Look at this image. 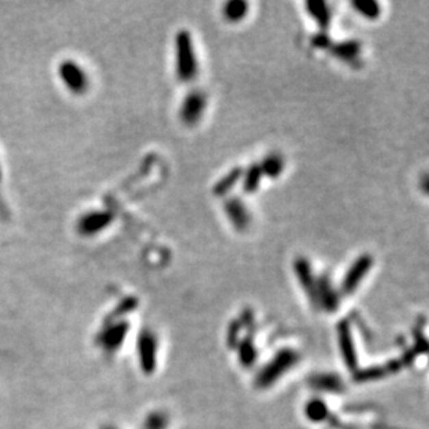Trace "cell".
I'll list each match as a JSON object with an SVG mask.
<instances>
[{
    "mask_svg": "<svg viewBox=\"0 0 429 429\" xmlns=\"http://www.w3.org/2000/svg\"><path fill=\"white\" fill-rule=\"evenodd\" d=\"M242 187L245 190V194H255L256 190L259 189L261 179H263V172L260 168L259 163L250 164L249 168L246 171H244L242 174Z\"/></svg>",
    "mask_w": 429,
    "mask_h": 429,
    "instance_id": "cell-11",
    "label": "cell"
},
{
    "mask_svg": "<svg viewBox=\"0 0 429 429\" xmlns=\"http://www.w3.org/2000/svg\"><path fill=\"white\" fill-rule=\"evenodd\" d=\"M354 10L368 20H376L380 16V5L375 0H354Z\"/></svg>",
    "mask_w": 429,
    "mask_h": 429,
    "instance_id": "cell-13",
    "label": "cell"
},
{
    "mask_svg": "<svg viewBox=\"0 0 429 429\" xmlns=\"http://www.w3.org/2000/svg\"><path fill=\"white\" fill-rule=\"evenodd\" d=\"M315 299L322 303L324 307L333 310L338 306V295L335 288H333L330 281L324 275L317 279V291H315Z\"/></svg>",
    "mask_w": 429,
    "mask_h": 429,
    "instance_id": "cell-6",
    "label": "cell"
},
{
    "mask_svg": "<svg viewBox=\"0 0 429 429\" xmlns=\"http://www.w3.org/2000/svg\"><path fill=\"white\" fill-rule=\"evenodd\" d=\"M335 55L342 59V60H348V62H352L359 55H360V43L356 42V40H348V42H342V43H338L335 46Z\"/></svg>",
    "mask_w": 429,
    "mask_h": 429,
    "instance_id": "cell-14",
    "label": "cell"
},
{
    "mask_svg": "<svg viewBox=\"0 0 429 429\" xmlns=\"http://www.w3.org/2000/svg\"><path fill=\"white\" fill-rule=\"evenodd\" d=\"M242 174L244 171L239 167H235L231 171H228L220 181L216 182V185L213 186V194L216 196H225L226 194H229L233 186L241 181Z\"/></svg>",
    "mask_w": 429,
    "mask_h": 429,
    "instance_id": "cell-8",
    "label": "cell"
},
{
    "mask_svg": "<svg viewBox=\"0 0 429 429\" xmlns=\"http://www.w3.org/2000/svg\"><path fill=\"white\" fill-rule=\"evenodd\" d=\"M249 13V3L245 0H231L222 8V16L228 23H239Z\"/></svg>",
    "mask_w": 429,
    "mask_h": 429,
    "instance_id": "cell-9",
    "label": "cell"
},
{
    "mask_svg": "<svg viewBox=\"0 0 429 429\" xmlns=\"http://www.w3.org/2000/svg\"><path fill=\"white\" fill-rule=\"evenodd\" d=\"M307 13L322 29L330 25V9L322 0H310L306 3Z\"/></svg>",
    "mask_w": 429,
    "mask_h": 429,
    "instance_id": "cell-7",
    "label": "cell"
},
{
    "mask_svg": "<svg viewBox=\"0 0 429 429\" xmlns=\"http://www.w3.org/2000/svg\"><path fill=\"white\" fill-rule=\"evenodd\" d=\"M102 429H116V428H113V426H103Z\"/></svg>",
    "mask_w": 429,
    "mask_h": 429,
    "instance_id": "cell-15",
    "label": "cell"
},
{
    "mask_svg": "<svg viewBox=\"0 0 429 429\" xmlns=\"http://www.w3.org/2000/svg\"><path fill=\"white\" fill-rule=\"evenodd\" d=\"M175 70L182 82L195 79L199 71V63L195 53L194 40L189 31L181 29L175 36Z\"/></svg>",
    "mask_w": 429,
    "mask_h": 429,
    "instance_id": "cell-1",
    "label": "cell"
},
{
    "mask_svg": "<svg viewBox=\"0 0 429 429\" xmlns=\"http://www.w3.org/2000/svg\"><path fill=\"white\" fill-rule=\"evenodd\" d=\"M125 325H118L113 329H110L109 332H105V333H101V337L98 339V342L101 343V346L105 349V350H109V352H113L116 350L120 343L122 342L124 337H125Z\"/></svg>",
    "mask_w": 429,
    "mask_h": 429,
    "instance_id": "cell-10",
    "label": "cell"
},
{
    "mask_svg": "<svg viewBox=\"0 0 429 429\" xmlns=\"http://www.w3.org/2000/svg\"><path fill=\"white\" fill-rule=\"evenodd\" d=\"M294 268H295V272L299 278V282L300 285L304 288V291L313 298L315 299V291H317V279L314 278V274H313V268H311V264L307 259L304 257H299L295 264H294Z\"/></svg>",
    "mask_w": 429,
    "mask_h": 429,
    "instance_id": "cell-5",
    "label": "cell"
},
{
    "mask_svg": "<svg viewBox=\"0 0 429 429\" xmlns=\"http://www.w3.org/2000/svg\"><path fill=\"white\" fill-rule=\"evenodd\" d=\"M372 263H374V260H372L371 255H361L360 257H357L354 260V263L349 267V270L345 275V279H343V285H342V288L346 294H352L356 291L359 283L369 272Z\"/></svg>",
    "mask_w": 429,
    "mask_h": 429,
    "instance_id": "cell-3",
    "label": "cell"
},
{
    "mask_svg": "<svg viewBox=\"0 0 429 429\" xmlns=\"http://www.w3.org/2000/svg\"><path fill=\"white\" fill-rule=\"evenodd\" d=\"M207 106L206 94L202 90H192L189 92L183 98L181 107H179V118L181 121L187 125H196L205 114Z\"/></svg>",
    "mask_w": 429,
    "mask_h": 429,
    "instance_id": "cell-2",
    "label": "cell"
},
{
    "mask_svg": "<svg viewBox=\"0 0 429 429\" xmlns=\"http://www.w3.org/2000/svg\"><path fill=\"white\" fill-rule=\"evenodd\" d=\"M224 213L236 231H245L250 225L252 217L246 205L239 198H231L224 203Z\"/></svg>",
    "mask_w": 429,
    "mask_h": 429,
    "instance_id": "cell-4",
    "label": "cell"
},
{
    "mask_svg": "<svg viewBox=\"0 0 429 429\" xmlns=\"http://www.w3.org/2000/svg\"><path fill=\"white\" fill-rule=\"evenodd\" d=\"M260 168L263 175L270 178H278L285 170V160L278 153H270L260 163Z\"/></svg>",
    "mask_w": 429,
    "mask_h": 429,
    "instance_id": "cell-12",
    "label": "cell"
}]
</instances>
